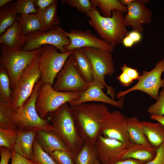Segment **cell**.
Wrapping results in <instances>:
<instances>
[{
  "label": "cell",
  "instance_id": "6da1fadb",
  "mask_svg": "<svg viewBox=\"0 0 164 164\" xmlns=\"http://www.w3.org/2000/svg\"><path fill=\"white\" fill-rule=\"evenodd\" d=\"M70 106L82 138L86 143L94 144L110 111L105 104L94 103Z\"/></svg>",
  "mask_w": 164,
  "mask_h": 164
},
{
  "label": "cell",
  "instance_id": "7a4b0ae2",
  "mask_svg": "<svg viewBox=\"0 0 164 164\" xmlns=\"http://www.w3.org/2000/svg\"><path fill=\"white\" fill-rule=\"evenodd\" d=\"M48 119L66 144L75 159L85 142L78 130L75 116L68 103L50 113Z\"/></svg>",
  "mask_w": 164,
  "mask_h": 164
},
{
  "label": "cell",
  "instance_id": "3957f363",
  "mask_svg": "<svg viewBox=\"0 0 164 164\" xmlns=\"http://www.w3.org/2000/svg\"><path fill=\"white\" fill-rule=\"evenodd\" d=\"M124 13L117 10L112 11L110 17L103 16L96 7L93 6L86 15L88 22L101 38L114 47L122 43L128 32L124 21Z\"/></svg>",
  "mask_w": 164,
  "mask_h": 164
},
{
  "label": "cell",
  "instance_id": "277c9868",
  "mask_svg": "<svg viewBox=\"0 0 164 164\" xmlns=\"http://www.w3.org/2000/svg\"><path fill=\"white\" fill-rule=\"evenodd\" d=\"M41 84V80L38 81L28 100L21 107L14 110L13 121L18 131L43 130L57 132L48 121V117L44 119L41 118L36 109L35 104Z\"/></svg>",
  "mask_w": 164,
  "mask_h": 164
},
{
  "label": "cell",
  "instance_id": "5b68a950",
  "mask_svg": "<svg viewBox=\"0 0 164 164\" xmlns=\"http://www.w3.org/2000/svg\"><path fill=\"white\" fill-rule=\"evenodd\" d=\"M0 50V65L5 69L8 73L13 91L26 69L40 56L42 48L27 51L12 49L1 44Z\"/></svg>",
  "mask_w": 164,
  "mask_h": 164
},
{
  "label": "cell",
  "instance_id": "8992f818",
  "mask_svg": "<svg viewBox=\"0 0 164 164\" xmlns=\"http://www.w3.org/2000/svg\"><path fill=\"white\" fill-rule=\"evenodd\" d=\"M80 94L57 91L53 89L52 85L42 83L35 104L37 111L41 118L45 119L50 113L63 104H69L78 99Z\"/></svg>",
  "mask_w": 164,
  "mask_h": 164
},
{
  "label": "cell",
  "instance_id": "52a82bcc",
  "mask_svg": "<svg viewBox=\"0 0 164 164\" xmlns=\"http://www.w3.org/2000/svg\"><path fill=\"white\" fill-rule=\"evenodd\" d=\"M82 49L91 64L93 80L106 87L107 94L114 99V90L112 87L108 86L105 81L106 75L111 76L115 72L111 53L94 48L84 47Z\"/></svg>",
  "mask_w": 164,
  "mask_h": 164
},
{
  "label": "cell",
  "instance_id": "ba28073f",
  "mask_svg": "<svg viewBox=\"0 0 164 164\" xmlns=\"http://www.w3.org/2000/svg\"><path fill=\"white\" fill-rule=\"evenodd\" d=\"M42 51L39 58V67L42 83L53 85L55 79L72 52H59L56 47L51 45L42 46Z\"/></svg>",
  "mask_w": 164,
  "mask_h": 164
},
{
  "label": "cell",
  "instance_id": "9c48e42d",
  "mask_svg": "<svg viewBox=\"0 0 164 164\" xmlns=\"http://www.w3.org/2000/svg\"><path fill=\"white\" fill-rule=\"evenodd\" d=\"M56 78L53 87L57 91L81 93L89 86L77 69L73 51Z\"/></svg>",
  "mask_w": 164,
  "mask_h": 164
},
{
  "label": "cell",
  "instance_id": "30bf717a",
  "mask_svg": "<svg viewBox=\"0 0 164 164\" xmlns=\"http://www.w3.org/2000/svg\"><path fill=\"white\" fill-rule=\"evenodd\" d=\"M25 44L21 50L32 51L45 45H51L56 47L60 52H67L64 47L70 44L69 38L64 33L63 30L57 26L48 31H38L26 35Z\"/></svg>",
  "mask_w": 164,
  "mask_h": 164
},
{
  "label": "cell",
  "instance_id": "8fae6325",
  "mask_svg": "<svg viewBox=\"0 0 164 164\" xmlns=\"http://www.w3.org/2000/svg\"><path fill=\"white\" fill-rule=\"evenodd\" d=\"M39 57L26 69L12 91L11 106L13 110L21 107L28 100L36 84L41 80V74L39 67Z\"/></svg>",
  "mask_w": 164,
  "mask_h": 164
},
{
  "label": "cell",
  "instance_id": "7c38bea8",
  "mask_svg": "<svg viewBox=\"0 0 164 164\" xmlns=\"http://www.w3.org/2000/svg\"><path fill=\"white\" fill-rule=\"evenodd\" d=\"M164 72V59L158 61L155 67L149 71H144L140 75L138 82L128 89L118 92L116 96L118 99L129 93L139 91L149 95L156 101L159 97V91L161 87L164 88V79L161 76Z\"/></svg>",
  "mask_w": 164,
  "mask_h": 164
},
{
  "label": "cell",
  "instance_id": "4fadbf2b",
  "mask_svg": "<svg viewBox=\"0 0 164 164\" xmlns=\"http://www.w3.org/2000/svg\"><path fill=\"white\" fill-rule=\"evenodd\" d=\"M131 143H124L100 134L94 144L98 159L101 164H113L122 160Z\"/></svg>",
  "mask_w": 164,
  "mask_h": 164
},
{
  "label": "cell",
  "instance_id": "5bb4252c",
  "mask_svg": "<svg viewBox=\"0 0 164 164\" xmlns=\"http://www.w3.org/2000/svg\"><path fill=\"white\" fill-rule=\"evenodd\" d=\"M63 32L70 41V44L64 47L67 52L84 47L99 49L111 53L114 51V47L92 34L89 30L71 29L69 32L63 30Z\"/></svg>",
  "mask_w": 164,
  "mask_h": 164
},
{
  "label": "cell",
  "instance_id": "9a60e30c",
  "mask_svg": "<svg viewBox=\"0 0 164 164\" xmlns=\"http://www.w3.org/2000/svg\"><path fill=\"white\" fill-rule=\"evenodd\" d=\"M127 118L119 111L110 112L103 123L100 134L124 143L130 142L127 129Z\"/></svg>",
  "mask_w": 164,
  "mask_h": 164
},
{
  "label": "cell",
  "instance_id": "2e32d148",
  "mask_svg": "<svg viewBox=\"0 0 164 164\" xmlns=\"http://www.w3.org/2000/svg\"><path fill=\"white\" fill-rule=\"evenodd\" d=\"M148 0H134L127 5L128 10L124 16L126 26H130L133 30L140 32L144 29L142 25L149 24L152 19V12L145 5Z\"/></svg>",
  "mask_w": 164,
  "mask_h": 164
},
{
  "label": "cell",
  "instance_id": "e0dca14e",
  "mask_svg": "<svg viewBox=\"0 0 164 164\" xmlns=\"http://www.w3.org/2000/svg\"><path fill=\"white\" fill-rule=\"evenodd\" d=\"M106 87L99 83L93 80L89 84L87 90L80 93L79 98L68 104L75 105L90 101H98L109 104L113 107L122 109L125 99L122 97L116 101L108 97L103 91Z\"/></svg>",
  "mask_w": 164,
  "mask_h": 164
},
{
  "label": "cell",
  "instance_id": "ac0fdd59",
  "mask_svg": "<svg viewBox=\"0 0 164 164\" xmlns=\"http://www.w3.org/2000/svg\"><path fill=\"white\" fill-rule=\"evenodd\" d=\"M36 139L42 149L48 154L57 150L70 152L63 140L56 132L36 131Z\"/></svg>",
  "mask_w": 164,
  "mask_h": 164
},
{
  "label": "cell",
  "instance_id": "d6986e66",
  "mask_svg": "<svg viewBox=\"0 0 164 164\" xmlns=\"http://www.w3.org/2000/svg\"><path fill=\"white\" fill-rule=\"evenodd\" d=\"M26 40V35L17 20L0 36V43L13 49L21 50Z\"/></svg>",
  "mask_w": 164,
  "mask_h": 164
},
{
  "label": "cell",
  "instance_id": "ffe728a7",
  "mask_svg": "<svg viewBox=\"0 0 164 164\" xmlns=\"http://www.w3.org/2000/svg\"><path fill=\"white\" fill-rule=\"evenodd\" d=\"M36 132L18 131L13 149L17 153L30 160L33 154V146Z\"/></svg>",
  "mask_w": 164,
  "mask_h": 164
},
{
  "label": "cell",
  "instance_id": "44dd1931",
  "mask_svg": "<svg viewBox=\"0 0 164 164\" xmlns=\"http://www.w3.org/2000/svg\"><path fill=\"white\" fill-rule=\"evenodd\" d=\"M157 149L151 144L138 145L131 142L122 160L132 159L147 162L155 158Z\"/></svg>",
  "mask_w": 164,
  "mask_h": 164
},
{
  "label": "cell",
  "instance_id": "7402d4cb",
  "mask_svg": "<svg viewBox=\"0 0 164 164\" xmlns=\"http://www.w3.org/2000/svg\"><path fill=\"white\" fill-rule=\"evenodd\" d=\"M145 134L150 143L157 148L164 143V125L158 122L141 121Z\"/></svg>",
  "mask_w": 164,
  "mask_h": 164
},
{
  "label": "cell",
  "instance_id": "603a6c76",
  "mask_svg": "<svg viewBox=\"0 0 164 164\" xmlns=\"http://www.w3.org/2000/svg\"><path fill=\"white\" fill-rule=\"evenodd\" d=\"M127 129L130 141L141 145L151 144L143 131L141 121L136 116L127 118Z\"/></svg>",
  "mask_w": 164,
  "mask_h": 164
},
{
  "label": "cell",
  "instance_id": "cb8c5ba5",
  "mask_svg": "<svg viewBox=\"0 0 164 164\" xmlns=\"http://www.w3.org/2000/svg\"><path fill=\"white\" fill-rule=\"evenodd\" d=\"M58 0L55 1L44 10L36 8L41 20L43 31H48L58 26L60 21L57 15Z\"/></svg>",
  "mask_w": 164,
  "mask_h": 164
},
{
  "label": "cell",
  "instance_id": "d4e9b609",
  "mask_svg": "<svg viewBox=\"0 0 164 164\" xmlns=\"http://www.w3.org/2000/svg\"><path fill=\"white\" fill-rule=\"evenodd\" d=\"M16 20L26 35L32 32L43 30L41 20L37 13L19 15L17 16Z\"/></svg>",
  "mask_w": 164,
  "mask_h": 164
},
{
  "label": "cell",
  "instance_id": "484cf974",
  "mask_svg": "<svg viewBox=\"0 0 164 164\" xmlns=\"http://www.w3.org/2000/svg\"><path fill=\"white\" fill-rule=\"evenodd\" d=\"M73 53L76 66L81 75L87 82H92V65L82 49L74 50Z\"/></svg>",
  "mask_w": 164,
  "mask_h": 164
},
{
  "label": "cell",
  "instance_id": "4316f807",
  "mask_svg": "<svg viewBox=\"0 0 164 164\" xmlns=\"http://www.w3.org/2000/svg\"><path fill=\"white\" fill-rule=\"evenodd\" d=\"M92 6L100 9L101 14L104 17H110L114 10H120L126 13L128 8L126 6L122 5L118 0H91Z\"/></svg>",
  "mask_w": 164,
  "mask_h": 164
},
{
  "label": "cell",
  "instance_id": "83f0119b",
  "mask_svg": "<svg viewBox=\"0 0 164 164\" xmlns=\"http://www.w3.org/2000/svg\"><path fill=\"white\" fill-rule=\"evenodd\" d=\"M97 159L94 144L85 142L75 160L76 164H95Z\"/></svg>",
  "mask_w": 164,
  "mask_h": 164
},
{
  "label": "cell",
  "instance_id": "f1b7e54d",
  "mask_svg": "<svg viewBox=\"0 0 164 164\" xmlns=\"http://www.w3.org/2000/svg\"><path fill=\"white\" fill-rule=\"evenodd\" d=\"M12 95V91L8 73L5 69L0 65V100L11 106Z\"/></svg>",
  "mask_w": 164,
  "mask_h": 164
},
{
  "label": "cell",
  "instance_id": "f546056e",
  "mask_svg": "<svg viewBox=\"0 0 164 164\" xmlns=\"http://www.w3.org/2000/svg\"><path fill=\"white\" fill-rule=\"evenodd\" d=\"M13 112L11 105L0 100V128L18 130L13 122Z\"/></svg>",
  "mask_w": 164,
  "mask_h": 164
},
{
  "label": "cell",
  "instance_id": "4dcf8cb0",
  "mask_svg": "<svg viewBox=\"0 0 164 164\" xmlns=\"http://www.w3.org/2000/svg\"><path fill=\"white\" fill-rule=\"evenodd\" d=\"M17 16L13 11L11 3L0 8V34L4 33L16 21Z\"/></svg>",
  "mask_w": 164,
  "mask_h": 164
},
{
  "label": "cell",
  "instance_id": "1f68e13d",
  "mask_svg": "<svg viewBox=\"0 0 164 164\" xmlns=\"http://www.w3.org/2000/svg\"><path fill=\"white\" fill-rule=\"evenodd\" d=\"M33 154L30 160L37 164H57L52 157L43 151L36 138L33 146Z\"/></svg>",
  "mask_w": 164,
  "mask_h": 164
},
{
  "label": "cell",
  "instance_id": "d6a6232c",
  "mask_svg": "<svg viewBox=\"0 0 164 164\" xmlns=\"http://www.w3.org/2000/svg\"><path fill=\"white\" fill-rule=\"evenodd\" d=\"M11 5L16 15H27L37 12L34 0H18L11 3Z\"/></svg>",
  "mask_w": 164,
  "mask_h": 164
},
{
  "label": "cell",
  "instance_id": "836d02e7",
  "mask_svg": "<svg viewBox=\"0 0 164 164\" xmlns=\"http://www.w3.org/2000/svg\"><path fill=\"white\" fill-rule=\"evenodd\" d=\"M18 130L0 128V147L12 150L14 148Z\"/></svg>",
  "mask_w": 164,
  "mask_h": 164
},
{
  "label": "cell",
  "instance_id": "e575fe53",
  "mask_svg": "<svg viewBox=\"0 0 164 164\" xmlns=\"http://www.w3.org/2000/svg\"><path fill=\"white\" fill-rule=\"evenodd\" d=\"M49 154L57 164H76L75 159L70 152L57 150Z\"/></svg>",
  "mask_w": 164,
  "mask_h": 164
},
{
  "label": "cell",
  "instance_id": "d590c367",
  "mask_svg": "<svg viewBox=\"0 0 164 164\" xmlns=\"http://www.w3.org/2000/svg\"><path fill=\"white\" fill-rule=\"evenodd\" d=\"M156 102L150 106L147 111L151 115L164 116V88L159 93Z\"/></svg>",
  "mask_w": 164,
  "mask_h": 164
},
{
  "label": "cell",
  "instance_id": "8d00e7d4",
  "mask_svg": "<svg viewBox=\"0 0 164 164\" xmlns=\"http://www.w3.org/2000/svg\"><path fill=\"white\" fill-rule=\"evenodd\" d=\"M65 3L71 7L76 8L80 12L86 15L91 10L93 6L89 0H65Z\"/></svg>",
  "mask_w": 164,
  "mask_h": 164
},
{
  "label": "cell",
  "instance_id": "74e56055",
  "mask_svg": "<svg viewBox=\"0 0 164 164\" xmlns=\"http://www.w3.org/2000/svg\"><path fill=\"white\" fill-rule=\"evenodd\" d=\"M145 164H164V143L157 148L155 158Z\"/></svg>",
  "mask_w": 164,
  "mask_h": 164
},
{
  "label": "cell",
  "instance_id": "f35d334b",
  "mask_svg": "<svg viewBox=\"0 0 164 164\" xmlns=\"http://www.w3.org/2000/svg\"><path fill=\"white\" fill-rule=\"evenodd\" d=\"M11 164H37L20 155L12 149Z\"/></svg>",
  "mask_w": 164,
  "mask_h": 164
},
{
  "label": "cell",
  "instance_id": "ab89813d",
  "mask_svg": "<svg viewBox=\"0 0 164 164\" xmlns=\"http://www.w3.org/2000/svg\"><path fill=\"white\" fill-rule=\"evenodd\" d=\"M120 69L122 72L126 73L133 80H138L140 76V73L136 69L133 68L125 64L120 67Z\"/></svg>",
  "mask_w": 164,
  "mask_h": 164
},
{
  "label": "cell",
  "instance_id": "60d3db41",
  "mask_svg": "<svg viewBox=\"0 0 164 164\" xmlns=\"http://www.w3.org/2000/svg\"><path fill=\"white\" fill-rule=\"evenodd\" d=\"M1 160L0 164H8L12 158V150L4 147H0Z\"/></svg>",
  "mask_w": 164,
  "mask_h": 164
},
{
  "label": "cell",
  "instance_id": "b9f144b4",
  "mask_svg": "<svg viewBox=\"0 0 164 164\" xmlns=\"http://www.w3.org/2000/svg\"><path fill=\"white\" fill-rule=\"evenodd\" d=\"M117 78L121 84L125 87L129 86L134 81L126 73L123 72Z\"/></svg>",
  "mask_w": 164,
  "mask_h": 164
},
{
  "label": "cell",
  "instance_id": "7bdbcfd3",
  "mask_svg": "<svg viewBox=\"0 0 164 164\" xmlns=\"http://www.w3.org/2000/svg\"><path fill=\"white\" fill-rule=\"evenodd\" d=\"M55 0H34L36 8L43 10L47 8L53 3Z\"/></svg>",
  "mask_w": 164,
  "mask_h": 164
},
{
  "label": "cell",
  "instance_id": "ee69618b",
  "mask_svg": "<svg viewBox=\"0 0 164 164\" xmlns=\"http://www.w3.org/2000/svg\"><path fill=\"white\" fill-rule=\"evenodd\" d=\"M127 35L131 38L135 44L140 42L142 39L141 32L133 30L128 32Z\"/></svg>",
  "mask_w": 164,
  "mask_h": 164
},
{
  "label": "cell",
  "instance_id": "f6af8a7d",
  "mask_svg": "<svg viewBox=\"0 0 164 164\" xmlns=\"http://www.w3.org/2000/svg\"><path fill=\"white\" fill-rule=\"evenodd\" d=\"M146 162L132 159L119 161L113 164H145Z\"/></svg>",
  "mask_w": 164,
  "mask_h": 164
},
{
  "label": "cell",
  "instance_id": "bcb514c9",
  "mask_svg": "<svg viewBox=\"0 0 164 164\" xmlns=\"http://www.w3.org/2000/svg\"><path fill=\"white\" fill-rule=\"evenodd\" d=\"M122 43L123 45L127 48L131 47L135 44L134 42L127 35L124 38Z\"/></svg>",
  "mask_w": 164,
  "mask_h": 164
},
{
  "label": "cell",
  "instance_id": "7dc6e473",
  "mask_svg": "<svg viewBox=\"0 0 164 164\" xmlns=\"http://www.w3.org/2000/svg\"><path fill=\"white\" fill-rule=\"evenodd\" d=\"M150 118L152 120H154L160 122L164 125V116L151 115L150 116Z\"/></svg>",
  "mask_w": 164,
  "mask_h": 164
},
{
  "label": "cell",
  "instance_id": "c3c4849f",
  "mask_svg": "<svg viewBox=\"0 0 164 164\" xmlns=\"http://www.w3.org/2000/svg\"><path fill=\"white\" fill-rule=\"evenodd\" d=\"M134 0H120L119 1L121 4L124 6H126L131 3Z\"/></svg>",
  "mask_w": 164,
  "mask_h": 164
},
{
  "label": "cell",
  "instance_id": "681fc988",
  "mask_svg": "<svg viewBox=\"0 0 164 164\" xmlns=\"http://www.w3.org/2000/svg\"><path fill=\"white\" fill-rule=\"evenodd\" d=\"M13 1L12 0H0V7L1 8L3 6L6 5L11 2Z\"/></svg>",
  "mask_w": 164,
  "mask_h": 164
},
{
  "label": "cell",
  "instance_id": "f907efd6",
  "mask_svg": "<svg viewBox=\"0 0 164 164\" xmlns=\"http://www.w3.org/2000/svg\"><path fill=\"white\" fill-rule=\"evenodd\" d=\"M95 164H101L98 159L97 160Z\"/></svg>",
  "mask_w": 164,
  "mask_h": 164
}]
</instances>
